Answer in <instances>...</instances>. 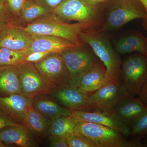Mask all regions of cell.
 <instances>
[{"instance_id":"6da1fadb","label":"cell","mask_w":147,"mask_h":147,"mask_svg":"<svg viewBox=\"0 0 147 147\" xmlns=\"http://www.w3.org/2000/svg\"><path fill=\"white\" fill-rule=\"evenodd\" d=\"M74 134L84 137L93 147H145L141 138L128 140L125 136L107 126L93 123L77 121Z\"/></svg>"},{"instance_id":"7a4b0ae2","label":"cell","mask_w":147,"mask_h":147,"mask_svg":"<svg viewBox=\"0 0 147 147\" xmlns=\"http://www.w3.org/2000/svg\"><path fill=\"white\" fill-rule=\"evenodd\" d=\"M88 24L65 23L53 13L29 23L22 28L32 34H43L62 38L79 46L82 45L80 34Z\"/></svg>"},{"instance_id":"3957f363","label":"cell","mask_w":147,"mask_h":147,"mask_svg":"<svg viewBox=\"0 0 147 147\" xmlns=\"http://www.w3.org/2000/svg\"><path fill=\"white\" fill-rule=\"evenodd\" d=\"M80 37L82 41L91 47L94 54L102 62L110 80L117 85H121V60L109 41L104 37L96 34L82 32Z\"/></svg>"},{"instance_id":"277c9868","label":"cell","mask_w":147,"mask_h":147,"mask_svg":"<svg viewBox=\"0 0 147 147\" xmlns=\"http://www.w3.org/2000/svg\"><path fill=\"white\" fill-rule=\"evenodd\" d=\"M122 85L132 96L138 95L147 81V57L135 55L127 58L122 64Z\"/></svg>"},{"instance_id":"5b68a950","label":"cell","mask_w":147,"mask_h":147,"mask_svg":"<svg viewBox=\"0 0 147 147\" xmlns=\"http://www.w3.org/2000/svg\"><path fill=\"white\" fill-rule=\"evenodd\" d=\"M34 64L53 90L70 85L69 74L60 54L51 53Z\"/></svg>"},{"instance_id":"8992f818","label":"cell","mask_w":147,"mask_h":147,"mask_svg":"<svg viewBox=\"0 0 147 147\" xmlns=\"http://www.w3.org/2000/svg\"><path fill=\"white\" fill-rule=\"evenodd\" d=\"M16 66L19 74L21 94L34 98L49 94L53 90L36 68L34 63L25 61Z\"/></svg>"},{"instance_id":"52a82bcc","label":"cell","mask_w":147,"mask_h":147,"mask_svg":"<svg viewBox=\"0 0 147 147\" xmlns=\"http://www.w3.org/2000/svg\"><path fill=\"white\" fill-rule=\"evenodd\" d=\"M77 48L65 50L60 54L69 74L70 85L78 88L82 77L98 61L93 54Z\"/></svg>"},{"instance_id":"ba28073f","label":"cell","mask_w":147,"mask_h":147,"mask_svg":"<svg viewBox=\"0 0 147 147\" xmlns=\"http://www.w3.org/2000/svg\"><path fill=\"white\" fill-rule=\"evenodd\" d=\"M122 84L110 82L90 94L89 101L94 111L109 113L123 100L133 97Z\"/></svg>"},{"instance_id":"9c48e42d","label":"cell","mask_w":147,"mask_h":147,"mask_svg":"<svg viewBox=\"0 0 147 147\" xmlns=\"http://www.w3.org/2000/svg\"><path fill=\"white\" fill-rule=\"evenodd\" d=\"M146 16V10L139 0L126 2L110 11L105 28L110 30L119 28L135 19H144Z\"/></svg>"},{"instance_id":"30bf717a","label":"cell","mask_w":147,"mask_h":147,"mask_svg":"<svg viewBox=\"0 0 147 147\" xmlns=\"http://www.w3.org/2000/svg\"><path fill=\"white\" fill-rule=\"evenodd\" d=\"M53 13L61 20L88 24L96 14L94 9L85 0H63L53 9Z\"/></svg>"},{"instance_id":"8fae6325","label":"cell","mask_w":147,"mask_h":147,"mask_svg":"<svg viewBox=\"0 0 147 147\" xmlns=\"http://www.w3.org/2000/svg\"><path fill=\"white\" fill-rule=\"evenodd\" d=\"M49 94L60 104L72 111H94L90 104V94L71 85L54 89Z\"/></svg>"},{"instance_id":"7c38bea8","label":"cell","mask_w":147,"mask_h":147,"mask_svg":"<svg viewBox=\"0 0 147 147\" xmlns=\"http://www.w3.org/2000/svg\"><path fill=\"white\" fill-rule=\"evenodd\" d=\"M32 35L33 40L32 45L26 50L22 51L26 56L36 52L61 54L65 50L79 47L67 40L59 37L47 35Z\"/></svg>"},{"instance_id":"4fadbf2b","label":"cell","mask_w":147,"mask_h":147,"mask_svg":"<svg viewBox=\"0 0 147 147\" xmlns=\"http://www.w3.org/2000/svg\"><path fill=\"white\" fill-rule=\"evenodd\" d=\"M71 116L77 121L98 124L113 129L125 137L130 136V127L108 113L97 111H72Z\"/></svg>"},{"instance_id":"5bb4252c","label":"cell","mask_w":147,"mask_h":147,"mask_svg":"<svg viewBox=\"0 0 147 147\" xmlns=\"http://www.w3.org/2000/svg\"><path fill=\"white\" fill-rule=\"evenodd\" d=\"M147 112V106L139 97L128 98L109 113L117 119L131 127L134 122Z\"/></svg>"},{"instance_id":"9a60e30c","label":"cell","mask_w":147,"mask_h":147,"mask_svg":"<svg viewBox=\"0 0 147 147\" xmlns=\"http://www.w3.org/2000/svg\"><path fill=\"white\" fill-rule=\"evenodd\" d=\"M33 40L32 35L22 28L9 25L0 32V47L23 51L31 46Z\"/></svg>"},{"instance_id":"2e32d148","label":"cell","mask_w":147,"mask_h":147,"mask_svg":"<svg viewBox=\"0 0 147 147\" xmlns=\"http://www.w3.org/2000/svg\"><path fill=\"white\" fill-rule=\"evenodd\" d=\"M33 98L27 97L21 94L0 96V109L24 124L25 115L29 108L33 106Z\"/></svg>"},{"instance_id":"e0dca14e","label":"cell","mask_w":147,"mask_h":147,"mask_svg":"<svg viewBox=\"0 0 147 147\" xmlns=\"http://www.w3.org/2000/svg\"><path fill=\"white\" fill-rule=\"evenodd\" d=\"M0 141L10 147L14 145L21 147L38 146L37 140L23 124L7 127L0 131Z\"/></svg>"},{"instance_id":"ac0fdd59","label":"cell","mask_w":147,"mask_h":147,"mask_svg":"<svg viewBox=\"0 0 147 147\" xmlns=\"http://www.w3.org/2000/svg\"><path fill=\"white\" fill-rule=\"evenodd\" d=\"M112 82L105 66L101 61H98L82 77L78 89L90 94Z\"/></svg>"},{"instance_id":"d6986e66","label":"cell","mask_w":147,"mask_h":147,"mask_svg":"<svg viewBox=\"0 0 147 147\" xmlns=\"http://www.w3.org/2000/svg\"><path fill=\"white\" fill-rule=\"evenodd\" d=\"M43 95L34 98L33 107L45 117L53 121L61 117L71 116L72 110Z\"/></svg>"},{"instance_id":"ffe728a7","label":"cell","mask_w":147,"mask_h":147,"mask_svg":"<svg viewBox=\"0 0 147 147\" xmlns=\"http://www.w3.org/2000/svg\"><path fill=\"white\" fill-rule=\"evenodd\" d=\"M21 94L20 80L16 65L0 67V94Z\"/></svg>"},{"instance_id":"44dd1931","label":"cell","mask_w":147,"mask_h":147,"mask_svg":"<svg viewBox=\"0 0 147 147\" xmlns=\"http://www.w3.org/2000/svg\"><path fill=\"white\" fill-rule=\"evenodd\" d=\"M52 121L32 106L25 115L24 125L38 141L47 134Z\"/></svg>"},{"instance_id":"7402d4cb","label":"cell","mask_w":147,"mask_h":147,"mask_svg":"<svg viewBox=\"0 0 147 147\" xmlns=\"http://www.w3.org/2000/svg\"><path fill=\"white\" fill-rule=\"evenodd\" d=\"M77 121L71 116L62 117L52 121L47 134L49 137L66 139L74 134V129Z\"/></svg>"},{"instance_id":"603a6c76","label":"cell","mask_w":147,"mask_h":147,"mask_svg":"<svg viewBox=\"0 0 147 147\" xmlns=\"http://www.w3.org/2000/svg\"><path fill=\"white\" fill-rule=\"evenodd\" d=\"M117 52L121 54L137 52L147 57V44L144 40L136 35L121 38L116 45Z\"/></svg>"},{"instance_id":"cb8c5ba5","label":"cell","mask_w":147,"mask_h":147,"mask_svg":"<svg viewBox=\"0 0 147 147\" xmlns=\"http://www.w3.org/2000/svg\"><path fill=\"white\" fill-rule=\"evenodd\" d=\"M53 9L39 4L27 1L21 11V18L29 23L52 14Z\"/></svg>"},{"instance_id":"d4e9b609","label":"cell","mask_w":147,"mask_h":147,"mask_svg":"<svg viewBox=\"0 0 147 147\" xmlns=\"http://www.w3.org/2000/svg\"><path fill=\"white\" fill-rule=\"evenodd\" d=\"M26 57L22 51L0 47V67L18 65L25 61Z\"/></svg>"},{"instance_id":"484cf974","label":"cell","mask_w":147,"mask_h":147,"mask_svg":"<svg viewBox=\"0 0 147 147\" xmlns=\"http://www.w3.org/2000/svg\"><path fill=\"white\" fill-rule=\"evenodd\" d=\"M130 130V136L142 138L147 135V112L134 122Z\"/></svg>"},{"instance_id":"4316f807","label":"cell","mask_w":147,"mask_h":147,"mask_svg":"<svg viewBox=\"0 0 147 147\" xmlns=\"http://www.w3.org/2000/svg\"><path fill=\"white\" fill-rule=\"evenodd\" d=\"M65 140L68 147H93L86 139L75 134L69 136Z\"/></svg>"},{"instance_id":"83f0119b","label":"cell","mask_w":147,"mask_h":147,"mask_svg":"<svg viewBox=\"0 0 147 147\" xmlns=\"http://www.w3.org/2000/svg\"><path fill=\"white\" fill-rule=\"evenodd\" d=\"M27 0H6V3L10 11L16 16L21 15Z\"/></svg>"},{"instance_id":"f1b7e54d","label":"cell","mask_w":147,"mask_h":147,"mask_svg":"<svg viewBox=\"0 0 147 147\" xmlns=\"http://www.w3.org/2000/svg\"><path fill=\"white\" fill-rule=\"evenodd\" d=\"M21 124L11 117L7 113L0 109V131L7 127L14 126Z\"/></svg>"},{"instance_id":"f546056e","label":"cell","mask_w":147,"mask_h":147,"mask_svg":"<svg viewBox=\"0 0 147 147\" xmlns=\"http://www.w3.org/2000/svg\"><path fill=\"white\" fill-rule=\"evenodd\" d=\"M50 52H36L31 53L27 55L25 59V61L36 63L42 61L48 55L51 54Z\"/></svg>"},{"instance_id":"4dcf8cb0","label":"cell","mask_w":147,"mask_h":147,"mask_svg":"<svg viewBox=\"0 0 147 147\" xmlns=\"http://www.w3.org/2000/svg\"><path fill=\"white\" fill-rule=\"evenodd\" d=\"M49 146L51 147H68L65 139L59 137H49Z\"/></svg>"},{"instance_id":"1f68e13d","label":"cell","mask_w":147,"mask_h":147,"mask_svg":"<svg viewBox=\"0 0 147 147\" xmlns=\"http://www.w3.org/2000/svg\"><path fill=\"white\" fill-rule=\"evenodd\" d=\"M63 0H39V4L54 9L62 2Z\"/></svg>"},{"instance_id":"d6a6232c","label":"cell","mask_w":147,"mask_h":147,"mask_svg":"<svg viewBox=\"0 0 147 147\" xmlns=\"http://www.w3.org/2000/svg\"><path fill=\"white\" fill-rule=\"evenodd\" d=\"M0 21L8 23L9 21L8 14L5 5L0 3Z\"/></svg>"},{"instance_id":"836d02e7","label":"cell","mask_w":147,"mask_h":147,"mask_svg":"<svg viewBox=\"0 0 147 147\" xmlns=\"http://www.w3.org/2000/svg\"><path fill=\"white\" fill-rule=\"evenodd\" d=\"M138 96V97L147 106V81L142 87Z\"/></svg>"},{"instance_id":"e575fe53","label":"cell","mask_w":147,"mask_h":147,"mask_svg":"<svg viewBox=\"0 0 147 147\" xmlns=\"http://www.w3.org/2000/svg\"><path fill=\"white\" fill-rule=\"evenodd\" d=\"M139 1L142 3V5L144 6L146 12V17L144 19L145 20V26L147 29V0H139Z\"/></svg>"},{"instance_id":"d590c367","label":"cell","mask_w":147,"mask_h":147,"mask_svg":"<svg viewBox=\"0 0 147 147\" xmlns=\"http://www.w3.org/2000/svg\"><path fill=\"white\" fill-rule=\"evenodd\" d=\"M8 26H9V24L7 22L0 21V32Z\"/></svg>"},{"instance_id":"8d00e7d4","label":"cell","mask_w":147,"mask_h":147,"mask_svg":"<svg viewBox=\"0 0 147 147\" xmlns=\"http://www.w3.org/2000/svg\"><path fill=\"white\" fill-rule=\"evenodd\" d=\"M85 1L90 4H95L101 2L104 0H85Z\"/></svg>"},{"instance_id":"74e56055","label":"cell","mask_w":147,"mask_h":147,"mask_svg":"<svg viewBox=\"0 0 147 147\" xmlns=\"http://www.w3.org/2000/svg\"><path fill=\"white\" fill-rule=\"evenodd\" d=\"M8 146L5 145L1 141H0V147H8Z\"/></svg>"},{"instance_id":"f35d334b","label":"cell","mask_w":147,"mask_h":147,"mask_svg":"<svg viewBox=\"0 0 147 147\" xmlns=\"http://www.w3.org/2000/svg\"><path fill=\"white\" fill-rule=\"evenodd\" d=\"M0 3L2 4L5 5L6 3V0H0Z\"/></svg>"},{"instance_id":"ab89813d","label":"cell","mask_w":147,"mask_h":147,"mask_svg":"<svg viewBox=\"0 0 147 147\" xmlns=\"http://www.w3.org/2000/svg\"><path fill=\"white\" fill-rule=\"evenodd\" d=\"M146 146H147V138H146Z\"/></svg>"}]
</instances>
